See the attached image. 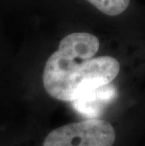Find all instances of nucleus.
<instances>
[{
  "instance_id": "3",
  "label": "nucleus",
  "mask_w": 145,
  "mask_h": 146,
  "mask_svg": "<svg viewBox=\"0 0 145 146\" xmlns=\"http://www.w3.org/2000/svg\"><path fill=\"white\" fill-rule=\"evenodd\" d=\"M109 85L94 90L89 94L79 98L78 100L73 102V107L79 112L95 117L101 112L107 102H109L113 98L115 94L114 89Z\"/></svg>"
},
{
  "instance_id": "4",
  "label": "nucleus",
  "mask_w": 145,
  "mask_h": 146,
  "mask_svg": "<svg viewBox=\"0 0 145 146\" xmlns=\"http://www.w3.org/2000/svg\"><path fill=\"white\" fill-rule=\"evenodd\" d=\"M101 12L109 16L122 13L130 4V0H87Z\"/></svg>"
},
{
  "instance_id": "1",
  "label": "nucleus",
  "mask_w": 145,
  "mask_h": 146,
  "mask_svg": "<svg viewBox=\"0 0 145 146\" xmlns=\"http://www.w3.org/2000/svg\"><path fill=\"white\" fill-rule=\"evenodd\" d=\"M99 45L97 37L88 32L64 37L44 66L42 82L47 94L57 100L75 102L111 83L120 63L109 56L93 58Z\"/></svg>"
},
{
  "instance_id": "2",
  "label": "nucleus",
  "mask_w": 145,
  "mask_h": 146,
  "mask_svg": "<svg viewBox=\"0 0 145 146\" xmlns=\"http://www.w3.org/2000/svg\"><path fill=\"white\" fill-rule=\"evenodd\" d=\"M115 139L109 122L93 118L54 129L46 136L44 146H113Z\"/></svg>"
}]
</instances>
